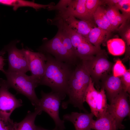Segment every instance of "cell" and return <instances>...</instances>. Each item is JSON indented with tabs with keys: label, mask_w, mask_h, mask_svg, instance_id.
<instances>
[{
	"label": "cell",
	"mask_w": 130,
	"mask_h": 130,
	"mask_svg": "<svg viewBox=\"0 0 130 130\" xmlns=\"http://www.w3.org/2000/svg\"><path fill=\"white\" fill-rule=\"evenodd\" d=\"M46 55V68L39 85L49 86L52 91L66 96L73 70L71 69V65L58 61L49 55Z\"/></svg>",
	"instance_id": "cell-1"
},
{
	"label": "cell",
	"mask_w": 130,
	"mask_h": 130,
	"mask_svg": "<svg viewBox=\"0 0 130 130\" xmlns=\"http://www.w3.org/2000/svg\"><path fill=\"white\" fill-rule=\"evenodd\" d=\"M90 78L82 62L76 66L73 70L68 83L67 94L69 98L68 100L62 103L63 108L66 109L68 105L71 104L80 110L88 113L84 106L83 103Z\"/></svg>",
	"instance_id": "cell-2"
},
{
	"label": "cell",
	"mask_w": 130,
	"mask_h": 130,
	"mask_svg": "<svg viewBox=\"0 0 130 130\" xmlns=\"http://www.w3.org/2000/svg\"><path fill=\"white\" fill-rule=\"evenodd\" d=\"M4 73L6 78V83L9 87L14 89L17 93L22 94L31 101L32 105L37 107L39 99L36 94L35 89L39 83L31 76L26 73L8 72L5 70Z\"/></svg>",
	"instance_id": "cell-3"
},
{
	"label": "cell",
	"mask_w": 130,
	"mask_h": 130,
	"mask_svg": "<svg viewBox=\"0 0 130 130\" xmlns=\"http://www.w3.org/2000/svg\"><path fill=\"white\" fill-rule=\"evenodd\" d=\"M82 61L92 81L98 87L100 81L109 74L113 66L108 60L105 51L101 50L95 55Z\"/></svg>",
	"instance_id": "cell-4"
},
{
	"label": "cell",
	"mask_w": 130,
	"mask_h": 130,
	"mask_svg": "<svg viewBox=\"0 0 130 130\" xmlns=\"http://www.w3.org/2000/svg\"><path fill=\"white\" fill-rule=\"evenodd\" d=\"M41 93V98L35 108L47 113L54 121L57 130H65V121L60 118L59 110L61 101L65 98L66 96L52 91L46 93L42 91Z\"/></svg>",
	"instance_id": "cell-5"
},
{
	"label": "cell",
	"mask_w": 130,
	"mask_h": 130,
	"mask_svg": "<svg viewBox=\"0 0 130 130\" xmlns=\"http://www.w3.org/2000/svg\"><path fill=\"white\" fill-rule=\"evenodd\" d=\"M9 88L6 80L0 78V117L6 123L13 121L10 117L11 114L22 105V100L10 92Z\"/></svg>",
	"instance_id": "cell-6"
},
{
	"label": "cell",
	"mask_w": 130,
	"mask_h": 130,
	"mask_svg": "<svg viewBox=\"0 0 130 130\" xmlns=\"http://www.w3.org/2000/svg\"><path fill=\"white\" fill-rule=\"evenodd\" d=\"M129 97V94L123 89L108 105L107 112L114 119L117 130L124 128L122 122L125 117L130 115Z\"/></svg>",
	"instance_id": "cell-7"
},
{
	"label": "cell",
	"mask_w": 130,
	"mask_h": 130,
	"mask_svg": "<svg viewBox=\"0 0 130 130\" xmlns=\"http://www.w3.org/2000/svg\"><path fill=\"white\" fill-rule=\"evenodd\" d=\"M16 44V42H13L5 46L0 52V55L7 53L8 66L6 71L26 73L29 70L23 48H17Z\"/></svg>",
	"instance_id": "cell-8"
},
{
	"label": "cell",
	"mask_w": 130,
	"mask_h": 130,
	"mask_svg": "<svg viewBox=\"0 0 130 130\" xmlns=\"http://www.w3.org/2000/svg\"><path fill=\"white\" fill-rule=\"evenodd\" d=\"M40 50L41 52L52 54L58 61L71 65L74 64L76 61L62 45L60 32L59 30L53 38L40 47Z\"/></svg>",
	"instance_id": "cell-9"
},
{
	"label": "cell",
	"mask_w": 130,
	"mask_h": 130,
	"mask_svg": "<svg viewBox=\"0 0 130 130\" xmlns=\"http://www.w3.org/2000/svg\"><path fill=\"white\" fill-rule=\"evenodd\" d=\"M23 50L31 72V76L40 83L46 69V55L41 52H34L24 48Z\"/></svg>",
	"instance_id": "cell-10"
},
{
	"label": "cell",
	"mask_w": 130,
	"mask_h": 130,
	"mask_svg": "<svg viewBox=\"0 0 130 130\" xmlns=\"http://www.w3.org/2000/svg\"><path fill=\"white\" fill-rule=\"evenodd\" d=\"M94 115L91 113L72 112L63 116V120L68 121L73 124L75 130H91Z\"/></svg>",
	"instance_id": "cell-11"
},
{
	"label": "cell",
	"mask_w": 130,
	"mask_h": 130,
	"mask_svg": "<svg viewBox=\"0 0 130 130\" xmlns=\"http://www.w3.org/2000/svg\"><path fill=\"white\" fill-rule=\"evenodd\" d=\"M60 15L61 19L68 27L85 38L91 29L96 27L94 23L87 21L78 20L71 16Z\"/></svg>",
	"instance_id": "cell-12"
},
{
	"label": "cell",
	"mask_w": 130,
	"mask_h": 130,
	"mask_svg": "<svg viewBox=\"0 0 130 130\" xmlns=\"http://www.w3.org/2000/svg\"><path fill=\"white\" fill-rule=\"evenodd\" d=\"M101 81L102 88L106 91V97L110 103L123 89L120 76L116 77L109 74Z\"/></svg>",
	"instance_id": "cell-13"
},
{
	"label": "cell",
	"mask_w": 130,
	"mask_h": 130,
	"mask_svg": "<svg viewBox=\"0 0 130 130\" xmlns=\"http://www.w3.org/2000/svg\"><path fill=\"white\" fill-rule=\"evenodd\" d=\"M86 0H72L66 9L60 12V15L73 16L81 20L92 22L89 18L86 10Z\"/></svg>",
	"instance_id": "cell-14"
},
{
	"label": "cell",
	"mask_w": 130,
	"mask_h": 130,
	"mask_svg": "<svg viewBox=\"0 0 130 130\" xmlns=\"http://www.w3.org/2000/svg\"><path fill=\"white\" fill-rule=\"evenodd\" d=\"M111 33L108 31L95 27L91 29L85 38L90 43L100 50L101 44L109 40Z\"/></svg>",
	"instance_id": "cell-15"
},
{
	"label": "cell",
	"mask_w": 130,
	"mask_h": 130,
	"mask_svg": "<svg viewBox=\"0 0 130 130\" xmlns=\"http://www.w3.org/2000/svg\"><path fill=\"white\" fill-rule=\"evenodd\" d=\"M101 50L98 49L85 39L79 44L74 51L77 58L82 60H87L95 55Z\"/></svg>",
	"instance_id": "cell-16"
},
{
	"label": "cell",
	"mask_w": 130,
	"mask_h": 130,
	"mask_svg": "<svg viewBox=\"0 0 130 130\" xmlns=\"http://www.w3.org/2000/svg\"><path fill=\"white\" fill-rule=\"evenodd\" d=\"M91 129L95 130H117L115 121L108 112L104 113L96 120H93Z\"/></svg>",
	"instance_id": "cell-17"
},
{
	"label": "cell",
	"mask_w": 130,
	"mask_h": 130,
	"mask_svg": "<svg viewBox=\"0 0 130 130\" xmlns=\"http://www.w3.org/2000/svg\"><path fill=\"white\" fill-rule=\"evenodd\" d=\"M42 112L36 108L33 112L29 111L22 121L19 123L14 122L12 130H36L37 126L35 124V121L37 115L40 114Z\"/></svg>",
	"instance_id": "cell-18"
},
{
	"label": "cell",
	"mask_w": 130,
	"mask_h": 130,
	"mask_svg": "<svg viewBox=\"0 0 130 130\" xmlns=\"http://www.w3.org/2000/svg\"><path fill=\"white\" fill-rule=\"evenodd\" d=\"M98 92V91L94 87V84L91 77L89 84L85 93L84 101L89 105L91 113L97 118L99 117L97 109Z\"/></svg>",
	"instance_id": "cell-19"
},
{
	"label": "cell",
	"mask_w": 130,
	"mask_h": 130,
	"mask_svg": "<svg viewBox=\"0 0 130 130\" xmlns=\"http://www.w3.org/2000/svg\"><path fill=\"white\" fill-rule=\"evenodd\" d=\"M93 19L95 23L98 27L111 33L113 32L106 13L105 9L102 6L96 10L93 16Z\"/></svg>",
	"instance_id": "cell-20"
},
{
	"label": "cell",
	"mask_w": 130,
	"mask_h": 130,
	"mask_svg": "<svg viewBox=\"0 0 130 130\" xmlns=\"http://www.w3.org/2000/svg\"><path fill=\"white\" fill-rule=\"evenodd\" d=\"M0 4L12 6L14 10H16L21 7H29L37 10L42 8H45L53 6L52 4L42 5L34 2L23 0H0Z\"/></svg>",
	"instance_id": "cell-21"
},
{
	"label": "cell",
	"mask_w": 130,
	"mask_h": 130,
	"mask_svg": "<svg viewBox=\"0 0 130 130\" xmlns=\"http://www.w3.org/2000/svg\"><path fill=\"white\" fill-rule=\"evenodd\" d=\"M107 44L109 52L113 55H121L125 51L126 44L122 39L115 38L109 39L107 41Z\"/></svg>",
	"instance_id": "cell-22"
},
{
	"label": "cell",
	"mask_w": 130,
	"mask_h": 130,
	"mask_svg": "<svg viewBox=\"0 0 130 130\" xmlns=\"http://www.w3.org/2000/svg\"><path fill=\"white\" fill-rule=\"evenodd\" d=\"M105 4L121 11L123 15L127 20H130V0H105Z\"/></svg>",
	"instance_id": "cell-23"
},
{
	"label": "cell",
	"mask_w": 130,
	"mask_h": 130,
	"mask_svg": "<svg viewBox=\"0 0 130 130\" xmlns=\"http://www.w3.org/2000/svg\"><path fill=\"white\" fill-rule=\"evenodd\" d=\"M130 20H128L120 25L117 31L125 42L126 47L125 57H129L130 54Z\"/></svg>",
	"instance_id": "cell-24"
},
{
	"label": "cell",
	"mask_w": 130,
	"mask_h": 130,
	"mask_svg": "<svg viewBox=\"0 0 130 130\" xmlns=\"http://www.w3.org/2000/svg\"><path fill=\"white\" fill-rule=\"evenodd\" d=\"M105 0H86L85 7L88 16L90 20L94 23L93 16L98 8L104 5Z\"/></svg>",
	"instance_id": "cell-25"
},
{
	"label": "cell",
	"mask_w": 130,
	"mask_h": 130,
	"mask_svg": "<svg viewBox=\"0 0 130 130\" xmlns=\"http://www.w3.org/2000/svg\"><path fill=\"white\" fill-rule=\"evenodd\" d=\"M108 105L105 92L101 88L99 91H98V95L97 109L98 117L106 112Z\"/></svg>",
	"instance_id": "cell-26"
},
{
	"label": "cell",
	"mask_w": 130,
	"mask_h": 130,
	"mask_svg": "<svg viewBox=\"0 0 130 130\" xmlns=\"http://www.w3.org/2000/svg\"><path fill=\"white\" fill-rule=\"evenodd\" d=\"M62 42L64 46L69 53L76 60L77 57L71 39L68 34L61 27L58 26Z\"/></svg>",
	"instance_id": "cell-27"
},
{
	"label": "cell",
	"mask_w": 130,
	"mask_h": 130,
	"mask_svg": "<svg viewBox=\"0 0 130 130\" xmlns=\"http://www.w3.org/2000/svg\"><path fill=\"white\" fill-rule=\"evenodd\" d=\"M106 13L110 23L113 31L117 30L120 25L117 19L114 8L108 6L105 9Z\"/></svg>",
	"instance_id": "cell-28"
},
{
	"label": "cell",
	"mask_w": 130,
	"mask_h": 130,
	"mask_svg": "<svg viewBox=\"0 0 130 130\" xmlns=\"http://www.w3.org/2000/svg\"><path fill=\"white\" fill-rule=\"evenodd\" d=\"M127 69L122 61L117 60L113 68V75L115 77H119L123 75Z\"/></svg>",
	"instance_id": "cell-29"
},
{
	"label": "cell",
	"mask_w": 130,
	"mask_h": 130,
	"mask_svg": "<svg viewBox=\"0 0 130 130\" xmlns=\"http://www.w3.org/2000/svg\"><path fill=\"white\" fill-rule=\"evenodd\" d=\"M120 80L123 90L130 94V70H127L123 75L120 76Z\"/></svg>",
	"instance_id": "cell-30"
},
{
	"label": "cell",
	"mask_w": 130,
	"mask_h": 130,
	"mask_svg": "<svg viewBox=\"0 0 130 130\" xmlns=\"http://www.w3.org/2000/svg\"><path fill=\"white\" fill-rule=\"evenodd\" d=\"M72 0H61L55 6L48 7L49 10H58L61 12L65 11L71 2Z\"/></svg>",
	"instance_id": "cell-31"
},
{
	"label": "cell",
	"mask_w": 130,
	"mask_h": 130,
	"mask_svg": "<svg viewBox=\"0 0 130 130\" xmlns=\"http://www.w3.org/2000/svg\"><path fill=\"white\" fill-rule=\"evenodd\" d=\"M14 122L13 121L6 123L0 117V130H12Z\"/></svg>",
	"instance_id": "cell-32"
},
{
	"label": "cell",
	"mask_w": 130,
	"mask_h": 130,
	"mask_svg": "<svg viewBox=\"0 0 130 130\" xmlns=\"http://www.w3.org/2000/svg\"><path fill=\"white\" fill-rule=\"evenodd\" d=\"M113 7L114 8L117 19L120 25L127 20H128L120 13L119 10L118 9Z\"/></svg>",
	"instance_id": "cell-33"
},
{
	"label": "cell",
	"mask_w": 130,
	"mask_h": 130,
	"mask_svg": "<svg viewBox=\"0 0 130 130\" xmlns=\"http://www.w3.org/2000/svg\"><path fill=\"white\" fill-rule=\"evenodd\" d=\"M4 59L3 55H0V71H1L3 73L5 71L4 69V67L5 65Z\"/></svg>",
	"instance_id": "cell-34"
},
{
	"label": "cell",
	"mask_w": 130,
	"mask_h": 130,
	"mask_svg": "<svg viewBox=\"0 0 130 130\" xmlns=\"http://www.w3.org/2000/svg\"><path fill=\"white\" fill-rule=\"evenodd\" d=\"M36 130H49L47 129H46L42 128L40 127L37 126ZM52 130H57L56 128H55L53 129Z\"/></svg>",
	"instance_id": "cell-35"
}]
</instances>
